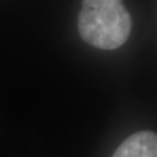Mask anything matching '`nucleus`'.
I'll return each mask as SVG.
<instances>
[{"label":"nucleus","instance_id":"obj_1","mask_svg":"<svg viewBox=\"0 0 157 157\" xmlns=\"http://www.w3.org/2000/svg\"><path fill=\"white\" fill-rule=\"evenodd\" d=\"M77 30L93 47L114 50L130 37L131 16L123 0H82Z\"/></svg>","mask_w":157,"mask_h":157},{"label":"nucleus","instance_id":"obj_2","mask_svg":"<svg viewBox=\"0 0 157 157\" xmlns=\"http://www.w3.org/2000/svg\"><path fill=\"white\" fill-rule=\"evenodd\" d=\"M113 157H157V134L136 132L118 147Z\"/></svg>","mask_w":157,"mask_h":157}]
</instances>
